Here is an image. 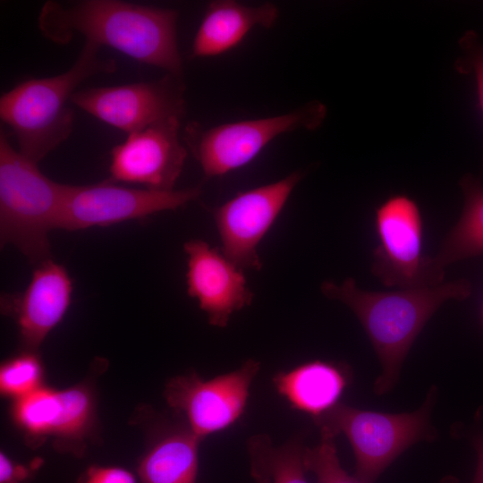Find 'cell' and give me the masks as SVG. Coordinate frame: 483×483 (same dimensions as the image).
Here are the masks:
<instances>
[{
    "mask_svg": "<svg viewBox=\"0 0 483 483\" xmlns=\"http://www.w3.org/2000/svg\"><path fill=\"white\" fill-rule=\"evenodd\" d=\"M177 21L175 10L120 0L47 1L40 9L38 26L55 44H68L81 35L85 41L182 77Z\"/></svg>",
    "mask_w": 483,
    "mask_h": 483,
    "instance_id": "cell-1",
    "label": "cell"
},
{
    "mask_svg": "<svg viewBox=\"0 0 483 483\" xmlns=\"http://www.w3.org/2000/svg\"><path fill=\"white\" fill-rule=\"evenodd\" d=\"M329 299L347 305L360 322L382 366L374 391H390L398 380L402 364L427 322L448 300L467 299L472 290L466 279L434 286L376 292L359 288L353 278L341 284L325 281L320 286Z\"/></svg>",
    "mask_w": 483,
    "mask_h": 483,
    "instance_id": "cell-2",
    "label": "cell"
},
{
    "mask_svg": "<svg viewBox=\"0 0 483 483\" xmlns=\"http://www.w3.org/2000/svg\"><path fill=\"white\" fill-rule=\"evenodd\" d=\"M100 47L85 41L74 64L64 72L18 83L0 97V118L12 130L19 152L38 164L71 135L74 112L68 106L89 78L112 73L113 59L99 55Z\"/></svg>",
    "mask_w": 483,
    "mask_h": 483,
    "instance_id": "cell-3",
    "label": "cell"
},
{
    "mask_svg": "<svg viewBox=\"0 0 483 483\" xmlns=\"http://www.w3.org/2000/svg\"><path fill=\"white\" fill-rule=\"evenodd\" d=\"M68 184L55 182L0 131V242L35 267L51 258L49 233L58 228Z\"/></svg>",
    "mask_w": 483,
    "mask_h": 483,
    "instance_id": "cell-4",
    "label": "cell"
},
{
    "mask_svg": "<svg viewBox=\"0 0 483 483\" xmlns=\"http://www.w3.org/2000/svg\"><path fill=\"white\" fill-rule=\"evenodd\" d=\"M434 395L433 388L422 407L410 413L363 411L339 402L312 419L320 430L347 437L356 460L353 476L360 483H375L410 446L434 438L429 424Z\"/></svg>",
    "mask_w": 483,
    "mask_h": 483,
    "instance_id": "cell-5",
    "label": "cell"
},
{
    "mask_svg": "<svg viewBox=\"0 0 483 483\" xmlns=\"http://www.w3.org/2000/svg\"><path fill=\"white\" fill-rule=\"evenodd\" d=\"M326 106L311 101L291 112L270 117L224 123L202 129L189 124L184 139L207 178L223 176L251 162L278 136L300 129L316 130Z\"/></svg>",
    "mask_w": 483,
    "mask_h": 483,
    "instance_id": "cell-6",
    "label": "cell"
},
{
    "mask_svg": "<svg viewBox=\"0 0 483 483\" xmlns=\"http://www.w3.org/2000/svg\"><path fill=\"white\" fill-rule=\"evenodd\" d=\"M374 228L371 272L383 285L411 289L443 283L445 270L424 254V222L415 199L390 195L375 208Z\"/></svg>",
    "mask_w": 483,
    "mask_h": 483,
    "instance_id": "cell-7",
    "label": "cell"
},
{
    "mask_svg": "<svg viewBox=\"0 0 483 483\" xmlns=\"http://www.w3.org/2000/svg\"><path fill=\"white\" fill-rule=\"evenodd\" d=\"M200 193L199 186L156 191L125 187L109 179L88 185L68 184L58 229L72 232L142 219L182 208Z\"/></svg>",
    "mask_w": 483,
    "mask_h": 483,
    "instance_id": "cell-8",
    "label": "cell"
},
{
    "mask_svg": "<svg viewBox=\"0 0 483 483\" xmlns=\"http://www.w3.org/2000/svg\"><path fill=\"white\" fill-rule=\"evenodd\" d=\"M259 362L250 359L239 369L203 379L197 373L168 381L164 395L169 406L182 414L189 429L199 439L234 425L242 416Z\"/></svg>",
    "mask_w": 483,
    "mask_h": 483,
    "instance_id": "cell-9",
    "label": "cell"
},
{
    "mask_svg": "<svg viewBox=\"0 0 483 483\" xmlns=\"http://www.w3.org/2000/svg\"><path fill=\"white\" fill-rule=\"evenodd\" d=\"M71 103L127 135L171 117H183L184 86L167 74L154 81L77 90Z\"/></svg>",
    "mask_w": 483,
    "mask_h": 483,
    "instance_id": "cell-10",
    "label": "cell"
},
{
    "mask_svg": "<svg viewBox=\"0 0 483 483\" xmlns=\"http://www.w3.org/2000/svg\"><path fill=\"white\" fill-rule=\"evenodd\" d=\"M303 177L295 171L272 183L237 193L212 210L222 253L241 269L259 270L257 248Z\"/></svg>",
    "mask_w": 483,
    "mask_h": 483,
    "instance_id": "cell-11",
    "label": "cell"
},
{
    "mask_svg": "<svg viewBox=\"0 0 483 483\" xmlns=\"http://www.w3.org/2000/svg\"><path fill=\"white\" fill-rule=\"evenodd\" d=\"M181 117H171L127 135L110 152V181L173 191L187 157L180 140Z\"/></svg>",
    "mask_w": 483,
    "mask_h": 483,
    "instance_id": "cell-12",
    "label": "cell"
},
{
    "mask_svg": "<svg viewBox=\"0 0 483 483\" xmlns=\"http://www.w3.org/2000/svg\"><path fill=\"white\" fill-rule=\"evenodd\" d=\"M72 292L73 281L67 269L50 258L35 266L23 291L1 296V310L15 320L22 343L33 351L62 321Z\"/></svg>",
    "mask_w": 483,
    "mask_h": 483,
    "instance_id": "cell-13",
    "label": "cell"
},
{
    "mask_svg": "<svg viewBox=\"0 0 483 483\" xmlns=\"http://www.w3.org/2000/svg\"><path fill=\"white\" fill-rule=\"evenodd\" d=\"M183 250L189 296L198 301L210 325L226 326L231 316L253 300L243 270L201 240L186 242Z\"/></svg>",
    "mask_w": 483,
    "mask_h": 483,
    "instance_id": "cell-14",
    "label": "cell"
},
{
    "mask_svg": "<svg viewBox=\"0 0 483 483\" xmlns=\"http://www.w3.org/2000/svg\"><path fill=\"white\" fill-rule=\"evenodd\" d=\"M279 10L271 3L247 5L236 1H214L205 11L194 36L192 57H211L236 47L257 27L269 29L278 19Z\"/></svg>",
    "mask_w": 483,
    "mask_h": 483,
    "instance_id": "cell-15",
    "label": "cell"
},
{
    "mask_svg": "<svg viewBox=\"0 0 483 483\" xmlns=\"http://www.w3.org/2000/svg\"><path fill=\"white\" fill-rule=\"evenodd\" d=\"M350 379L344 365L317 360L276 373L273 384L292 408L315 419L339 403Z\"/></svg>",
    "mask_w": 483,
    "mask_h": 483,
    "instance_id": "cell-16",
    "label": "cell"
},
{
    "mask_svg": "<svg viewBox=\"0 0 483 483\" xmlns=\"http://www.w3.org/2000/svg\"><path fill=\"white\" fill-rule=\"evenodd\" d=\"M200 441L189 428L161 437L140 461L142 483H196Z\"/></svg>",
    "mask_w": 483,
    "mask_h": 483,
    "instance_id": "cell-17",
    "label": "cell"
},
{
    "mask_svg": "<svg viewBox=\"0 0 483 483\" xmlns=\"http://www.w3.org/2000/svg\"><path fill=\"white\" fill-rule=\"evenodd\" d=\"M463 194V208L457 223L445 237L437 255V267L483 255V182L471 174L459 181Z\"/></svg>",
    "mask_w": 483,
    "mask_h": 483,
    "instance_id": "cell-18",
    "label": "cell"
},
{
    "mask_svg": "<svg viewBox=\"0 0 483 483\" xmlns=\"http://www.w3.org/2000/svg\"><path fill=\"white\" fill-rule=\"evenodd\" d=\"M303 451L298 438L275 446L267 436H253L248 442L250 473L258 483H308Z\"/></svg>",
    "mask_w": 483,
    "mask_h": 483,
    "instance_id": "cell-19",
    "label": "cell"
},
{
    "mask_svg": "<svg viewBox=\"0 0 483 483\" xmlns=\"http://www.w3.org/2000/svg\"><path fill=\"white\" fill-rule=\"evenodd\" d=\"M13 413L18 425L28 434L55 435L63 415L60 391L39 387L19 398Z\"/></svg>",
    "mask_w": 483,
    "mask_h": 483,
    "instance_id": "cell-20",
    "label": "cell"
},
{
    "mask_svg": "<svg viewBox=\"0 0 483 483\" xmlns=\"http://www.w3.org/2000/svg\"><path fill=\"white\" fill-rule=\"evenodd\" d=\"M320 432V442L317 445L304 447L303 463L306 470L314 473L317 483H360L341 466L335 443V436L326 430Z\"/></svg>",
    "mask_w": 483,
    "mask_h": 483,
    "instance_id": "cell-21",
    "label": "cell"
},
{
    "mask_svg": "<svg viewBox=\"0 0 483 483\" xmlns=\"http://www.w3.org/2000/svg\"><path fill=\"white\" fill-rule=\"evenodd\" d=\"M41 365L32 352H26L5 362L0 370V388L4 394L18 399L37 390Z\"/></svg>",
    "mask_w": 483,
    "mask_h": 483,
    "instance_id": "cell-22",
    "label": "cell"
},
{
    "mask_svg": "<svg viewBox=\"0 0 483 483\" xmlns=\"http://www.w3.org/2000/svg\"><path fill=\"white\" fill-rule=\"evenodd\" d=\"M63 415L55 436L79 437L89 425L92 402L89 393L82 386L60 391Z\"/></svg>",
    "mask_w": 483,
    "mask_h": 483,
    "instance_id": "cell-23",
    "label": "cell"
},
{
    "mask_svg": "<svg viewBox=\"0 0 483 483\" xmlns=\"http://www.w3.org/2000/svg\"><path fill=\"white\" fill-rule=\"evenodd\" d=\"M464 56L459 60L457 69L472 72L477 85L479 106L483 119V45L479 42L474 33L467 32L460 40Z\"/></svg>",
    "mask_w": 483,
    "mask_h": 483,
    "instance_id": "cell-24",
    "label": "cell"
},
{
    "mask_svg": "<svg viewBox=\"0 0 483 483\" xmlns=\"http://www.w3.org/2000/svg\"><path fill=\"white\" fill-rule=\"evenodd\" d=\"M80 483H136V480L129 470L120 467L92 466Z\"/></svg>",
    "mask_w": 483,
    "mask_h": 483,
    "instance_id": "cell-25",
    "label": "cell"
},
{
    "mask_svg": "<svg viewBox=\"0 0 483 483\" xmlns=\"http://www.w3.org/2000/svg\"><path fill=\"white\" fill-rule=\"evenodd\" d=\"M24 466L13 463L4 453L0 454V483H20L29 475Z\"/></svg>",
    "mask_w": 483,
    "mask_h": 483,
    "instance_id": "cell-26",
    "label": "cell"
},
{
    "mask_svg": "<svg viewBox=\"0 0 483 483\" xmlns=\"http://www.w3.org/2000/svg\"><path fill=\"white\" fill-rule=\"evenodd\" d=\"M472 483H483V444L480 446L479 466Z\"/></svg>",
    "mask_w": 483,
    "mask_h": 483,
    "instance_id": "cell-27",
    "label": "cell"
},
{
    "mask_svg": "<svg viewBox=\"0 0 483 483\" xmlns=\"http://www.w3.org/2000/svg\"><path fill=\"white\" fill-rule=\"evenodd\" d=\"M481 321H482V324H483V301H482V304H481Z\"/></svg>",
    "mask_w": 483,
    "mask_h": 483,
    "instance_id": "cell-28",
    "label": "cell"
}]
</instances>
